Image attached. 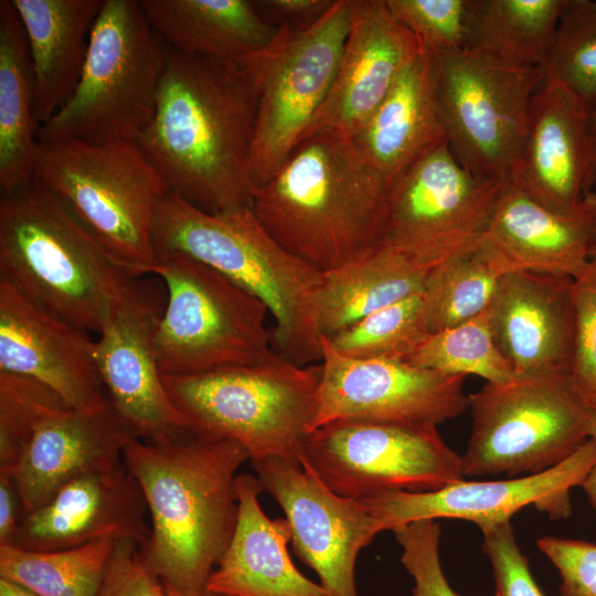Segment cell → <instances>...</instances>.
Segmentation results:
<instances>
[{
    "instance_id": "obj_28",
    "label": "cell",
    "mask_w": 596,
    "mask_h": 596,
    "mask_svg": "<svg viewBox=\"0 0 596 596\" xmlns=\"http://www.w3.org/2000/svg\"><path fill=\"white\" fill-rule=\"evenodd\" d=\"M23 24L34 73L40 126L73 95L104 0H11Z\"/></svg>"
},
{
    "instance_id": "obj_2",
    "label": "cell",
    "mask_w": 596,
    "mask_h": 596,
    "mask_svg": "<svg viewBox=\"0 0 596 596\" xmlns=\"http://www.w3.org/2000/svg\"><path fill=\"white\" fill-rule=\"evenodd\" d=\"M247 459L235 441L192 435L126 446L123 460L148 505L139 555L151 575L181 590L205 588L236 528V471Z\"/></svg>"
},
{
    "instance_id": "obj_48",
    "label": "cell",
    "mask_w": 596,
    "mask_h": 596,
    "mask_svg": "<svg viewBox=\"0 0 596 596\" xmlns=\"http://www.w3.org/2000/svg\"><path fill=\"white\" fill-rule=\"evenodd\" d=\"M581 487L585 491L590 505L596 511V465L587 473Z\"/></svg>"
},
{
    "instance_id": "obj_25",
    "label": "cell",
    "mask_w": 596,
    "mask_h": 596,
    "mask_svg": "<svg viewBox=\"0 0 596 596\" xmlns=\"http://www.w3.org/2000/svg\"><path fill=\"white\" fill-rule=\"evenodd\" d=\"M505 272L529 270L577 277L590 260L596 237V192L571 212L536 202L503 182L485 234Z\"/></svg>"
},
{
    "instance_id": "obj_41",
    "label": "cell",
    "mask_w": 596,
    "mask_h": 596,
    "mask_svg": "<svg viewBox=\"0 0 596 596\" xmlns=\"http://www.w3.org/2000/svg\"><path fill=\"white\" fill-rule=\"evenodd\" d=\"M574 344L571 376L584 397L596 406V262L573 279Z\"/></svg>"
},
{
    "instance_id": "obj_16",
    "label": "cell",
    "mask_w": 596,
    "mask_h": 596,
    "mask_svg": "<svg viewBox=\"0 0 596 596\" xmlns=\"http://www.w3.org/2000/svg\"><path fill=\"white\" fill-rule=\"evenodd\" d=\"M253 466L286 515L294 551L327 594L359 596L356 558L380 533L364 502L337 494L299 462L266 458Z\"/></svg>"
},
{
    "instance_id": "obj_35",
    "label": "cell",
    "mask_w": 596,
    "mask_h": 596,
    "mask_svg": "<svg viewBox=\"0 0 596 596\" xmlns=\"http://www.w3.org/2000/svg\"><path fill=\"white\" fill-rule=\"evenodd\" d=\"M406 361L447 374H473L487 383L515 379L511 363L494 341L488 309L466 322L429 333Z\"/></svg>"
},
{
    "instance_id": "obj_4",
    "label": "cell",
    "mask_w": 596,
    "mask_h": 596,
    "mask_svg": "<svg viewBox=\"0 0 596 596\" xmlns=\"http://www.w3.org/2000/svg\"><path fill=\"white\" fill-rule=\"evenodd\" d=\"M156 256H189L258 298L274 319L272 347L308 365L321 361L317 323L322 273L284 248L252 207L211 213L169 191L152 225Z\"/></svg>"
},
{
    "instance_id": "obj_33",
    "label": "cell",
    "mask_w": 596,
    "mask_h": 596,
    "mask_svg": "<svg viewBox=\"0 0 596 596\" xmlns=\"http://www.w3.org/2000/svg\"><path fill=\"white\" fill-rule=\"evenodd\" d=\"M505 273L485 235L434 266L423 291L429 333L455 327L486 311Z\"/></svg>"
},
{
    "instance_id": "obj_17",
    "label": "cell",
    "mask_w": 596,
    "mask_h": 596,
    "mask_svg": "<svg viewBox=\"0 0 596 596\" xmlns=\"http://www.w3.org/2000/svg\"><path fill=\"white\" fill-rule=\"evenodd\" d=\"M595 465L596 444L588 439L567 459L539 473L507 480H460L433 491H395L362 501L380 532L444 518L470 521L483 531L511 521L528 505L553 520L566 519L572 512L571 489L581 486Z\"/></svg>"
},
{
    "instance_id": "obj_50",
    "label": "cell",
    "mask_w": 596,
    "mask_h": 596,
    "mask_svg": "<svg viewBox=\"0 0 596 596\" xmlns=\"http://www.w3.org/2000/svg\"><path fill=\"white\" fill-rule=\"evenodd\" d=\"M588 439L596 444V406L593 408L588 424Z\"/></svg>"
},
{
    "instance_id": "obj_13",
    "label": "cell",
    "mask_w": 596,
    "mask_h": 596,
    "mask_svg": "<svg viewBox=\"0 0 596 596\" xmlns=\"http://www.w3.org/2000/svg\"><path fill=\"white\" fill-rule=\"evenodd\" d=\"M300 464L337 494L355 500L433 491L465 478L461 456L430 425L331 422L307 435Z\"/></svg>"
},
{
    "instance_id": "obj_29",
    "label": "cell",
    "mask_w": 596,
    "mask_h": 596,
    "mask_svg": "<svg viewBox=\"0 0 596 596\" xmlns=\"http://www.w3.org/2000/svg\"><path fill=\"white\" fill-rule=\"evenodd\" d=\"M141 9L167 46L190 55L241 63L278 32L247 0H142Z\"/></svg>"
},
{
    "instance_id": "obj_5",
    "label": "cell",
    "mask_w": 596,
    "mask_h": 596,
    "mask_svg": "<svg viewBox=\"0 0 596 596\" xmlns=\"http://www.w3.org/2000/svg\"><path fill=\"white\" fill-rule=\"evenodd\" d=\"M0 280L96 332L140 281L35 178L1 196Z\"/></svg>"
},
{
    "instance_id": "obj_31",
    "label": "cell",
    "mask_w": 596,
    "mask_h": 596,
    "mask_svg": "<svg viewBox=\"0 0 596 596\" xmlns=\"http://www.w3.org/2000/svg\"><path fill=\"white\" fill-rule=\"evenodd\" d=\"M26 34L11 0L0 2V185L17 191L34 179L40 124Z\"/></svg>"
},
{
    "instance_id": "obj_36",
    "label": "cell",
    "mask_w": 596,
    "mask_h": 596,
    "mask_svg": "<svg viewBox=\"0 0 596 596\" xmlns=\"http://www.w3.org/2000/svg\"><path fill=\"white\" fill-rule=\"evenodd\" d=\"M428 334L422 292L381 308L328 339L348 358L406 361Z\"/></svg>"
},
{
    "instance_id": "obj_24",
    "label": "cell",
    "mask_w": 596,
    "mask_h": 596,
    "mask_svg": "<svg viewBox=\"0 0 596 596\" xmlns=\"http://www.w3.org/2000/svg\"><path fill=\"white\" fill-rule=\"evenodd\" d=\"M588 148L589 109L562 85L543 79L508 182L549 209L571 212L585 194Z\"/></svg>"
},
{
    "instance_id": "obj_49",
    "label": "cell",
    "mask_w": 596,
    "mask_h": 596,
    "mask_svg": "<svg viewBox=\"0 0 596 596\" xmlns=\"http://www.w3.org/2000/svg\"><path fill=\"white\" fill-rule=\"evenodd\" d=\"M0 596H36L28 589L0 577Z\"/></svg>"
},
{
    "instance_id": "obj_10",
    "label": "cell",
    "mask_w": 596,
    "mask_h": 596,
    "mask_svg": "<svg viewBox=\"0 0 596 596\" xmlns=\"http://www.w3.org/2000/svg\"><path fill=\"white\" fill-rule=\"evenodd\" d=\"M348 28L349 0H333L310 23L281 22L267 47L240 63L256 94L248 158L254 188L283 166L324 103Z\"/></svg>"
},
{
    "instance_id": "obj_26",
    "label": "cell",
    "mask_w": 596,
    "mask_h": 596,
    "mask_svg": "<svg viewBox=\"0 0 596 596\" xmlns=\"http://www.w3.org/2000/svg\"><path fill=\"white\" fill-rule=\"evenodd\" d=\"M263 490L257 477L237 475L236 528L205 588L224 596H329L295 566L288 522L266 515L258 501Z\"/></svg>"
},
{
    "instance_id": "obj_9",
    "label": "cell",
    "mask_w": 596,
    "mask_h": 596,
    "mask_svg": "<svg viewBox=\"0 0 596 596\" xmlns=\"http://www.w3.org/2000/svg\"><path fill=\"white\" fill-rule=\"evenodd\" d=\"M167 301L153 334L161 375L253 364L272 350L267 307L213 268L181 254L157 258Z\"/></svg>"
},
{
    "instance_id": "obj_23",
    "label": "cell",
    "mask_w": 596,
    "mask_h": 596,
    "mask_svg": "<svg viewBox=\"0 0 596 596\" xmlns=\"http://www.w3.org/2000/svg\"><path fill=\"white\" fill-rule=\"evenodd\" d=\"M136 438L111 403L93 412L63 407L49 414L9 472L19 494L21 519L68 481L121 462L126 446Z\"/></svg>"
},
{
    "instance_id": "obj_18",
    "label": "cell",
    "mask_w": 596,
    "mask_h": 596,
    "mask_svg": "<svg viewBox=\"0 0 596 596\" xmlns=\"http://www.w3.org/2000/svg\"><path fill=\"white\" fill-rule=\"evenodd\" d=\"M157 288L140 280L95 341L97 370L113 407L147 441L191 435L166 392L153 352L163 311Z\"/></svg>"
},
{
    "instance_id": "obj_12",
    "label": "cell",
    "mask_w": 596,
    "mask_h": 596,
    "mask_svg": "<svg viewBox=\"0 0 596 596\" xmlns=\"http://www.w3.org/2000/svg\"><path fill=\"white\" fill-rule=\"evenodd\" d=\"M540 67L461 49L437 56V96L448 146L473 174L507 182L525 140Z\"/></svg>"
},
{
    "instance_id": "obj_37",
    "label": "cell",
    "mask_w": 596,
    "mask_h": 596,
    "mask_svg": "<svg viewBox=\"0 0 596 596\" xmlns=\"http://www.w3.org/2000/svg\"><path fill=\"white\" fill-rule=\"evenodd\" d=\"M589 111L596 106V1L564 0L554 39L541 67Z\"/></svg>"
},
{
    "instance_id": "obj_30",
    "label": "cell",
    "mask_w": 596,
    "mask_h": 596,
    "mask_svg": "<svg viewBox=\"0 0 596 596\" xmlns=\"http://www.w3.org/2000/svg\"><path fill=\"white\" fill-rule=\"evenodd\" d=\"M432 268L380 242L323 273L317 309L320 336L329 338L381 308L422 294Z\"/></svg>"
},
{
    "instance_id": "obj_19",
    "label": "cell",
    "mask_w": 596,
    "mask_h": 596,
    "mask_svg": "<svg viewBox=\"0 0 596 596\" xmlns=\"http://www.w3.org/2000/svg\"><path fill=\"white\" fill-rule=\"evenodd\" d=\"M0 372L39 381L75 411L93 412L110 404L88 331L51 313L3 280Z\"/></svg>"
},
{
    "instance_id": "obj_27",
    "label": "cell",
    "mask_w": 596,
    "mask_h": 596,
    "mask_svg": "<svg viewBox=\"0 0 596 596\" xmlns=\"http://www.w3.org/2000/svg\"><path fill=\"white\" fill-rule=\"evenodd\" d=\"M353 139L389 189L422 155L446 143L437 96V56L422 51Z\"/></svg>"
},
{
    "instance_id": "obj_14",
    "label": "cell",
    "mask_w": 596,
    "mask_h": 596,
    "mask_svg": "<svg viewBox=\"0 0 596 596\" xmlns=\"http://www.w3.org/2000/svg\"><path fill=\"white\" fill-rule=\"evenodd\" d=\"M502 184L473 174L448 142L439 145L390 185L381 242L434 267L483 237Z\"/></svg>"
},
{
    "instance_id": "obj_32",
    "label": "cell",
    "mask_w": 596,
    "mask_h": 596,
    "mask_svg": "<svg viewBox=\"0 0 596 596\" xmlns=\"http://www.w3.org/2000/svg\"><path fill=\"white\" fill-rule=\"evenodd\" d=\"M564 0H472L466 49L542 67Z\"/></svg>"
},
{
    "instance_id": "obj_21",
    "label": "cell",
    "mask_w": 596,
    "mask_h": 596,
    "mask_svg": "<svg viewBox=\"0 0 596 596\" xmlns=\"http://www.w3.org/2000/svg\"><path fill=\"white\" fill-rule=\"evenodd\" d=\"M147 514L142 490L123 460L61 487L46 503L21 519L10 545L46 552L100 540H132L141 547L150 538Z\"/></svg>"
},
{
    "instance_id": "obj_34",
    "label": "cell",
    "mask_w": 596,
    "mask_h": 596,
    "mask_svg": "<svg viewBox=\"0 0 596 596\" xmlns=\"http://www.w3.org/2000/svg\"><path fill=\"white\" fill-rule=\"evenodd\" d=\"M117 541L58 551L0 546V577L36 596H98Z\"/></svg>"
},
{
    "instance_id": "obj_22",
    "label": "cell",
    "mask_w": 596,
    "mask_h": 596,
    "mask_svg": "<svg viewBox=\"0 0 596 596\" xmlns=\"http://www.w3.org/2000/svg\"><path fill=\"white\" fill-rule=\"evenodd\" d=\"M488 311L494 341L515 377L571 373L573 278L508 272L498 283Z\"/></svg>"
},
{
    "instance_id": "obj_3",
    "label": "cell",
    "mask_w": 596,
    "mask_h": 596,
    "mask_svg": "<svg viewBox=\"0 0 596 596\" xmlns=\"http://www.w3.org/2000/svg\"><path fill=\"white\" fill-rule=\"evenodd\" d=\"M252 210L284 248L323 274L381 242L389 185L352 137L322 129L254 188Z\"/></svg>"
},
{
    "instance_id": "obj_43",
    "label": "cell",
    "mask_w": 596,
    "mask_h": 596,
    "mask_svg": "<svg viewBox=\"0 0 596 596\" xmlns=\"http://www.w3.org/2000/svg\"><path fill=\"white\" fill-rule=\"evenodd\" d=\"M481 532L482 550L490 561L494 578V596H544L517 543L511 521Z\"/></svg>"
},
{
    "instance_id": "obj_8",
    "label": "cell",
    "mask_w": 596,
    "mask_h": 596,
    "mask_svg": "<svg viewBox=\"0 0 596 596\" xmlns=\"http://www.w3.org/2000/svg\"><path fill=\"white\" fill-rule=\"evenodd\" d=\"M167 50L139 1L104 0L78 84L39 142L137 141L156 113Z\"/></svg>"
},
{
    "instance_id": "obj_15",
    "label": "cell",
    "mask_w": 596,
    "mask_h": 596,
    "mask_svg": "<svg viewBox=\"0 0 596 596\" xmlns=\"http://www.w3.org/2000/svg\"><path fill=\"white\" fill-rule=\"evenodd\" d=\"M320 344L321 376L311 430L345 419L437 426L469 407L465 375L405 360L348 358L323 336Z\"/></svg>"
},
{
    "instance_id": "obj_6",
    "label": "cell",
    "mask_w": 596,
    "mask_h": 596,
    "mask_svg": "<svg viewBox=\"0 0 596 596\" xmlns=\"http://www.w3.org/2000/svg\"><path fill=\"white\" fill-rule=\"evenodd\" d=\"M321 364H297L274 349L260 361L190 375H162L192 436L240 444L253 461L300 464L311 432Z\"/></svg>"
},
{
    "instance_id": "obj_39",
    "label": "cell",
    "mask_w": 596,
    "mask_h": 596,
    "mask_svg": "<svg viewBox=\"0 0 596 596\" xmlns=\"http://www.w3.org/2000/svg\"><path fill=\"white\" fill-rule=\"evenodd\" d=\"M393 17L436 56L465 49L472 0H385Z\"/></svg>"
},
{
    "instance_id": "obj_20",
    "label": "cell",
    "mask_w": 596,
    "mask_h": 596,
    "mask_svg": "<svg viewBox=\"0 0 596 596\" xmlns=\"http://www.w3.org/2000/svg\"><path fill=\"white\" fill-rule=\"evenodd\" d=\"M422 51L385 0H349L348 34L333 83L302 138L322 129L354 138Z\"/></svg>"
},
{
    "instance_id": "obj_51",
    "label": "cell",
    "mask_w": 596,
    "mask_h": 596,
    "mask_svg": "<svg viewBox=\"0 0 596 596\" xmlns=\"http://www.w3.org/2000/svg\"><path fill=\"white\" fill-rule=\"evenodd\" d=\"M590 260L596 262V237H595V241H594L593 246H592Z\"/></svg>"
},
{
    "instance_id": "obj_42",
    "label": "cell",
    "mask_w": 596,
    "mask_h": 596,
    "mask_svg": "<svg viewBox=\"0 0 596 596\" xmlns=\"http://www.w3.org/2000/svg\"><path fill=\"white\" fill-rule=\"evenodd\" d=\"M98 596H224L204 589L181 590L162 583L143 566L139 545L117 541L107 564Z\"/></svg>"
},
{
    "instance_id": "obj_45",
    "label": "cell",
    "mask_w": 596,
    "mask_h": 596,
    "mask_svg": "<svg viewBox=\"0 0 596 596\" xmlns=\"http://www.w3.org/2000/svg\"><path fill=\"white\" fill-rule=\"evenodd\" d=\"M21 504L9 473L0 472V546L10 545L21 522Z\"/></svg>"
},
{
    "instance_id": "obj_38",
    "label": "cell",
    "mask_w": 596,
    "mask_h": 596,
    "mask_svg": "<svg viewBox=\"0 0 596 596\" xmlns=\"http://www.w3.org/2000/svg\"><path fill=\"white\" fill-rule=\"evenodd\" d=\"M63 407V400L39 381L0 372V472L13 470L41 422Z\"/></svg>"
},
{
    "instance_id": "obj_44",
    "label": "cell",
    "mask_w": 596,
    "mask_h": 596,
    "mask_svg": "<svg viewBox=\"0 0 596 596\" xmlns=\"http://www.w3.org/2000/svg\"><path fill=\"white\" fill-rule=\"evenodd\" d=\"M536 545L558 571L561 596H596L595 543L543 536Z\"/></svg>"
},
{
    "instance_id": "obj_11",
    "label": "cell",
    "mask_w": 596,
    "mask_h": 596,
    "mask_svg": "<svg viewBox=\"0 0 596 596\" xmlns=\"http://www.w3.org/2000/svg\"><path fill=\"white\" fill-rule=\"evenodd\" d=\"M469 407L465 477L534 475L558 465L588 440L594 408L571 373L486 383L469 395Z\"/></svg>"
},
{
    "instance_id": "obj_47",
    "label": "cell",
    "mask_w": 596,
    "mask_h": 596,
    "mask_svg": "<svg viewBox=\"0 0 596 596\" xmlns=\"http://www.w3.org/2000/svg\"><path fill=\"white\" fill-rule=\"evenodd\" d=\"M596 183V106L589 111V148L584 191L590 192Z\"/></svg>"
},
{
    "instance_id": "obj_7",
    "label": "cell",
    "mask_w": 596,
    "mask_h": 596,
    "mask_svg": "<svg viewBox=\"0 0 596 596\" xmlns=\"http://www.w3.org/2000/svg\"><path fill=\"white\" fill-rule=\"evenodd\" d=\"M34 178L124 268L150 275L155 214L171 189L135 141L39 142Z\"/></svg>"
},
{
    "instance_id": "obj_40",
    "label": "cell",
    "mask_w": 596,
    "mask_h": 596,
    "mask_svg": "<svg viewBox=\"0 0 596 596\" xmlns=\"http://www.w3.org/2000/svg\"><path fill=\"white\" fill-rule=\"evenodd\" d=\"M402 547L401 561L414 582L412 596H461L453 589L441 568L440 526L421 520L392 531Z\"/></svg>"
},
{
    "instance_id": "obj_1",
    "label": "cell",
    "mask_w": 596,
    "mask_h": 596,
    "mask_svg": "<svg viewBox=\"0 0 596 596\" xmlns=\"http://www.w3.org/2000/svg\"><path fill=\"white\" fill-rule=\"evenodd\" d=\"M256 94L240 63L168 46L153 119L135 141L171 191L220 213L252 207Z\"/></svg>"
},
{
    "instance_id": "obj_46",
    "label": "cell",
    "mask_w": 596,
    "mask_h": 596,
    "mask_svg": "<svg viewBox=\"0 0 596 596\" xmlns=\"http://www.w3.org/2000/svg\"><path fill=\"white\" fill-rule=\"evenodd\" d=\"M333 0H269L262 2L277 15L285 18V22H299L306 20L310 23L323 14Z\"/></svg>"
}]
</instances>
